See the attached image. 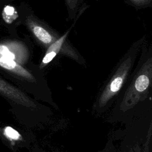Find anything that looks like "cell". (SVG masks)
Instances as JSON below:
<instances>
[{
  "mask_svg": "<svg viewBox=\"0 0 152 152\" xmlns=\"http://www.w3.org/2000/svg\"><path fill=\"white\" fill-rule=\"evenodd\" d=\"M99 152H116L115 146L111 139L107 141L104 148Z\"/></svg>",
  "mask_w": 152,
  "mask_h": 152,
  "instance_id": "9c48e42d",
  "label": "cell"
},
{
  "mask_svg": "<svg viewBox=\"0 0 152 152\" xmlns=\"http://www.w3.org/2000/svg\"><path fill=\"white\" fill-rule=\"evenodd\" d=\"M69 30L70 29H69V30H68L62 36L59 37L58 39H56L49 46L47 51L45 53V55L42 59V62L41 63L42 66H43L49 63L59 53L64 45L68 34L69 32Z\"/></svg>",
  "mask_w": 152,
  "mask_h": 152,
  "instance_id": "8992f818",
  "label": "cell"
},
{
  "mask_svg": "<svg viewBox=\"0 0 152 152\" xmlns=\"http://www.w3.org/2000/svg\"><path fill=\"white\" fill-rule=\"evenodd\" d=\"M150 46H151V48H152V43H151V44H150Z\"/></svg>",
  "mask_w": 152,
  "mask_h": 152,
  "instance_id": "8fae6325",
  "label": "cell"
},
{
  "mask_svg": "<svg viewBox=\"0 0 152 152\" xmlns=\"http://www.w3.org/2000/svg\"><path fill=\"white\" fill-rule=\"evenodd\" d=\"M152 104V48L147 39L135 67L112 106L107 120L125 124Z\"/></svg>",
  "mask_w": 152,
  "mask_h": 152,
  "instance_id": "6da1fadb",
  "label": "cell"
},
{
  "mask_svg": "<svg viewBox=\"0 0 152 152\" xmlns=\"http://www.w3.org/2000/svg\"><path fill=\"white\" fill-rule=\"evenodd\" d=\"M125 2L137 10L152 8V0H125Z\"/></svg>",
  "mask_w": 152,
  "mask_h": 152,
  "instance_id": "ba28073f",
  "label": "cell"
},
{
  "mask_svg": "<svg viewBox=\"0 0 152 152\" xmlns=\"http://www.w3.org/2000/svg\"><path fill=\"white\" fill-rule=\"evenodd\" d=\"M31 152H46L43 151L42 149L39 148L37 147L36 146H33L32 147V148H31Z\"/></svg>",
  "mask_w": 152,
  "mask_h": 152,
  "instance_id": "30bf717a",
  "label": "cell"
},
{
  "mask_svg": "<svg viewBox=\"0 0 152 152\" xmlns=\"http://www.w3.org/2000/svg\"><path fill=\"white\" fill-rule=\"evenodd\" d=\"M30 27L36 37L45 46L49 45V46L56 40H55V37L42 26L31 24Z\"/></svg>",
  "mask_w": 152,
  "mask_h": 152,
  "instance_id": "52a82bcc",
  "label": "cell"
},
{
  "mask_svg": "<svg viewBox=\"0 0 152 152\" xmlns=\"http://www.w3.org/2000/svg\"><path fill=\"white\" fill-rule=\"evenodd\" d=\"M0 138L8 147L14 148H32L31 137L26 133H21L17 129L10 127H0Z\"/></svg>",
  "mask_w": 152,
  "mask_h": 152,
  "instance_id": "277c9868",
  "label": "cell"
},
{
  "mask_svg": "<svg viewBox=\"0 0 152 152\" xmlns=\"http://www.w3.org/2000/svg\"><path fill=\"white\" fill-rule=\"evenodd\" d=\"M0 68L6 70L8 73H11L18 78L28 82H36L33 75L21 65L12 59L6 58L0 54Z\"/></svg>",
  "mask_w": 152,
  "mask_h": 152,
  "instance_id": "5b68a950",
  "label": "cell"
},
{
  "mask_svg": "<svg viewBox=\"0 0 152 152\" xmlns=\"http://www.w3.org/2000/svg\"><path fill=\"white\" fill-rule=\"evenodd\" d=\"M124 125L118 147L113 142L116 152H152V104Z\"/></svg>",
  "mask_w": 152,
  "mask_h": 152,
  "instance_id": "3957f363",
  "label": "cell"
},
{
  "mask_svg": "<svg viewBox=\"0 0 152 152\" xmlns=\"http://www.w3.org/2000/svg\"><path fill=\"white\" fill-rule=\"evenodd\" d=\"M145 40L144 36L134 42L114 66L93 104L95 114L101 115L112 107L135 67Z\"/></svg>",
  "mask_w": 152,
  "mask_h": 152,
  "instance_id": "7a4b0ae2",
  "label": "cell"
}]
</instances>
